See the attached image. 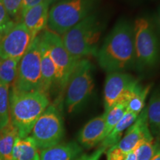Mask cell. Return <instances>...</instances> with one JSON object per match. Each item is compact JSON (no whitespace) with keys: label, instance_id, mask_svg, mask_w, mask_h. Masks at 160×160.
<instances>
[{"label":"cell","instance_id":"cell-1","mask_svg":"<svg viewBox=\"0 0 160 160\" xmlns=\"http://www.w3.org/2000/svg\"><path fill=\"white\" fill-rule=\"evenodd\" d=\"M96 57L107 73L136 69L133 23L126 19L118 22L102 43Z\"/></svg>","mask_w":160,"mask_h":160},{"label":"cell","instance_id":"cell-2","mask_svg":"<svg viewBox=\"0 0 160 160\" xmlns=\"http://www.w3.org/2000/svg\"><path fill=\"white\" fill-rule=\"evenodd\" d=\"M105 26L97 11L61 36L62 42L75 61L96 57Z\"/></svg>","mask_w":160,"mask_h":160},{"label":"cell","instance_id":"cell-3","mask_svg":"<svg viewBox=\"0 0 160 160\" xmlns=\"http://www.w3.org/2000/svg\"><path fill=\"white\" fill-rule=\"evenodd\" d=\"M49 105L48 94L42 91L18 93L11 90L10 122L17 128L19 138L28 137L38 119Z\"/></svg>","mask_w":160,"mask_h":160},{"label":"cell","instance_id":"cell-4","mask_svg":"<svg viewBox=\"0 0 160 160\" xmlns=\"http://www.w3.org/2000/svg\"><path fill=\"white\" fill-rule=\"evenodd\" d=\"M101 0H59L49 9L48 30L62 36L97 11Z\"/></svg>","mask_w":160,"mask_h":160},{"label":"cell","instance_id":"cell-5","mask_svg":"<svg viewBox=\"0 0 160 160\" xmlns=\"http://www.w3.org/2000/svg\"><path fill=\"white\" fill-rule=\"evenodd\" d=\"M136 69L151 70L160 62V39L156 24L148 17L137 18L133 22Z\"/></svg>","mask_w":160,"mask_h":160},{"label":"cell","instance_id":"cell-6","mask_svg":"<svg viewBox=\"0 0 160 160\" xmlns=\"http://www.w3.org/2000/svg\"><path fill=\"white\" fill-rule=\"evenodd\" d=\"M94 88L93 67L88 59L78 62L65 88V105L68 113H74L89 99Z\"/></svg>","mask_w":160,"mask_h":160},{"label":"cell","instance_id":"cell-7","mask_svg":"<svg viewBox=\"0 0 160 160\" xmlns=\"http://www.w3.org/2000/svg\"><path fill=\"white\" fill-rule=\"evenodd\" d=\"M12 91L18 93L42 91L40 34L32 41L27 51L20 59Z\"/></svg>","mask_w":160,"mask_h":160},{"label":"cell","instance_id":"cell-8","mask_svg":"<svg viewBox=\"0 0 160 160\" xmlns=\"http://www.w3.org/2000/svg\"><path fill=\"white\" fill-rule=\"evenodd\" d=\"M38 149L43 150L60 143L65 134L61 113L54 105H50L35 123L31 131Z\"/></svg>","mask_w":160,"mask_h":160},{"label":"cell","instance_id":"cell-9","mask_svg":"<svg viewBox=\"0 0 160 160\" xmlns=\"http://www.w3.org/2000/svg\"><path fill=\"white\" fill-rule=\"evenodd\" d=\"M40 37L48 50L57 70L56 84L61 90H65L70 76L78 62L72 58L65 48L61 36L46 29L40 33Z\"/></svg>","mask_w":160,"mask_h":160},{"label":"cell","instance_id":"cell-10","mask_svg":"<svg viewBox=\"0 0 160 160\" xmlns=\"http://www.w3.org/2000/svg\"><path fill=\"white\" fill-rule=\"evenodd\" d=\"M139 84V80L126 72L108 73L104 87L105 112L117 103L127 105L132 93Z\"/></svg>","mask_w":160,"mask_h":160},{"label":"cell","instance_id":"cell-11","mask_svg":"<svg viewBox=\"0 0 160 160\" xmlns=\"http://www.w3.org/2000/svg\"><path fill=\"white\" fill-rule=\"evenodd\" d=\"M28 30L22 22H17L0 39V59L20 60L32 42Z\"/></svg>","mask_w":160,"mask_h":160},{"label":"cell","instance_id":"cell-12","mask_svg":"<svg viewBox=\"0 0 160 160\" xmlns=\"http://www.w3.org/2000/svg\"><path fill=\"white\" fill-rule=\"evenodd\" d=\"M149 133L151 131L148 123L147 108L145 107L116 146L120 151L128 154L129 152L133 151L139 142Z\"/></svg>","mask_w":160,"mask_h":160},{"label":"cell","instance_id":"cell-13","mask_svg":"<svg viewBox=\"0 0 160 160\" xmlns=\"http://www.w3.org/2000/svg\"><path fill=\"white\" fill-rule=\"evenodd\" d=\"M50 5L43 0L27 10L21 17V22L31 33L32 40L45 31L48 27Z\"/></svg>","mask_w":160,"mask_h":160},{"label":"cell","instance_id":"cell-14","mask_svg":"<svg viewBox=\"0 0 160 160\" xmlns=\"http://www.w3.org/2000/svg\"><path fill=\"white\" fill-rule=\"evenodd\" d=\"M105 114L90 120L79 133V142L86 148H91L102 142L105 137Z\"/></svg>","mask_w":160,"mask_h":160},{"label":"cell","instance_id":"cell-15","mask_svg":"<svg viewBox=\"0 0 160 160\" xmlns=\"http://www.w3.org/2000/svg\"><path fill=\"white\" fill-rule=\"evenodd\" d=\"M82 152V149L79 144L70 142L41 150L39 156L40 160H76Z\"/></svg>","mask_w":160,"mask_h":160},{"label":"cell","instance_id":"cell-16","mask_svg":"<svg viewBox=\"0 0 160 160\" xmlns=\"http://www.w3.org/2000/svg\"><path fill=\"white\" fill-rule=\"evenodd\" d=\"M41 38V37H40ZM41 75L42 91L48 94L52 86L57 82V70L45 44L41 39Z\"/></svg>","mask_w":160,"mask_h":160},{"label":"cell","instance_id":"cell-17","mask_svg":"<svg viewBox=\"0 0 160 160\" xmlns=\"http://www.w3.org/2000/svg\"><path fill=\"white\" fill-rule=\"evenodd\" d=\"M146 108L150 131L156 139L160 141V85L153 91Z\"/></svg>","mask_w":160,"mask_h":160},{"label":"cell","instance_id":"cell-18","mask_svg":"<svg viewBox=\"0 0 160 160\" xmlns=\"http://www.w3.org/2000/svg\"><path fill=\"white\" fill-rule=\"evenodd\" d=\"M38 148L31 137L16 139L11 160H40Z\"/></svg>","mask_w":160,"mask_h":160},{"label":"cell","instance_id":"cell-19","mask_svg":"<svg viewBox=\"0 0 160 160\" xmlns=\"http://www.w3.org/2000/svg\"><path fill=\"white\" fill-rule=\"evenodd\" d=\"M137 114L126 111L125 114L121 118L119 122L115 125L111 133L102 142L101 146L108 149L112 146L117 145L121 139L123 132L127 130L133 124L138 117Z\"/></svg>","mask_w":160,"mask_h":160},{"label":"cell","instance_id":"cell-20","mask_svg":"<svg viewBox=\"0 0 160 160\" xmlns=\"http://www.w3.org/2000/svg\"><path fill=\"white\" fill-rule=\"evenodd\" d=\"M18 137V130L11 122L0 130V157L2 159L11 160L13 146Z\"/></svg>","mask_w":160,"mask_h":160},{"label":"cell","instance_id":"cell-21","mask_svg":"<svg viewBox=\"0 0 160 160\" xmlns=\"http://www.w3.org/2000/svg\"><path fill=\"white\" fill-rule=\"evenodd\" d=\"M151 88V84L143 86L139 83L126 105V111L139 115L145 108V100L150 93Z\"/></svg>","mask_w":160,"mask_h":160},{"label":"cell","instance_id":"cell-22","mask_svg":"<svg viewBox=\"0 0 160 160\" xmlns=\"http://www.w3.org/2000/svg\"><path fill=\"white\" fill-rule=\"evenodd\" d=\"M159 146L160 141L156 139L151 133H148L135 148L137 160H151Z\"/></svg>","mask_w":160,"mask_h":160},{"label":"cell","instance_id":"cell-23","mask_svg":"<svg viewBox=\"0 0 160 160\" xmlns=\"http://www.w3.org/2000/svg\"><path fill=\"white\" fill-rule=\"evenodd\" d=\"M19 61L13 59H0V82L10 85L14 82Z\"/></svg>","mask_w":160,"mask_h":160},{"label":"cell","instance_id":"cell-24","mask_svg":"<svg viewBox=\"0 0 160 160\" xmlns=\"http://www.w3.org/2000/svg\"><path fill=\"white\" fill-rule=\"evenodd\" d=\"M126 112V105L119 102L112 107L108 111L104 112L105 114V137L111 133L115 125L119 122L121 118Z\"/></svg>","mask_w":160,"mask_h":160},{"label":"cell","instance_id":"cell-25","mask_svg":"<svg viewBox=\"0 0 160 160\" xmlns=\"http://www.w3.org/2000/svg\"><path fill=\"white\" fill-rule=\"evenodd\" d=\"M9 85L0 82V130L10 122Z\"/></svg>","mask_w":160,"mask_h":160},{"label":"cell","instance_id":"cell-26","mask_svg":"<svg viewBox=\"0 0 160 160\" xmlns=\"http://www.w3.org/2000/svg\"><path fill=\"white\" fill-rule=\"evenodd\" d=\"M6 11L16 23L21 22L22 0H2Z\"/></svg>","mask_w":160,"mask_h":160},{"label":"cell","instance_id":"cell-27","mask_svg":"<svg viewBox=\"0 0 160 160\" xmlns=\"http://www.w3.org/2000/svg\"><path fill=\"white\" fill-rule=\"evenodd\" d=\"M16 22L10 17L2 0H0V39L12 28Z\"/></svg>","mask_w":160,"mask_h":160},{"label":"cell","instance_id":"cell-28","mask_svg":"<svg viewBox=\"0 0 160 160\" xmlns=\"http://www.w3.org/2000/svg\"><path fill=\"white\" fill-rule=\"evenodd\" d=\"M127 154L120 151L117 146L109 148L107 151V160H125Z\"/></svg>","mask_w":160,"mask_h":160},{"label":"cell","instance_id":"cell-29","mask_svg":"<svg viewBox=\"0 0 160 160\" xmlns=\"http://www.w3.org/2000/svg\"><path fill=\"white\" fill-rule=\"evenodd\" d=\"M107 148L103 146L100 145V147L91 154H83L79 157L76 160H99L102 155L106 151Z\"/></svg>","mask_w":160,"mask_h":160},{"label":"cell","instance_id":"cell-30","mask_svg":"<svg viewBox=\"0 0 160 160\" xmlns=\"http://www.w3.org/2000/svg\"><path fill=\"white\" fill-rule=\"evenodd\" d=\"M43 0H22V11H21V17L25 12L31 8V7L38 5L41 3Z\"/></svg>","mask_w":160,"mask_h":160},{"label":"cell","instance_id":"cell-31","mask_svg":"<svg viewBox=\"0 0 160 160\" xmlns=\"http://www.w3.org/2000/svg\"><path fill=\"white\" fill-rule=\"evenodd\" d=\"M125 160H137V158H136V153L134 150L131 152H129L128 153L127 156H126Z\"/></svg>","mask_w":160,"mask_h":160},{"label":"cell","instance_id":"cell-32","mask_svg":"<svg viewBox=\"0 0 160 160\" xmlns=\"http://www.w3.org/2000/svg\"><path fill=\"white\" fill-rule=\"evenodd\" d=\"M156 21H157V27L159 28V31H160V6H159V8H158V10H157V15H156Z\"/></svg>","mask_w":160,"mask_h":160},{"label":"cell","instance_id":"cell-33","mask_svg":"<svg viewBox=\"0 0 160 160\" xmlns=\"http://www.w3.org/2000/svg\"><path fill=\"white\" fill-rule=\"evenodd\" d=\"M151 160H160V146L159 147V148L157 149V151H156V153L153 156V157H152Z\"/></svg>","mask_w":160,"mask_h":160},{"label":"cell","instance_id":"cell-34","mask_svg":"<svg viewBox=\"0 0 160 160\" xmlns=\"http://www.w3.org/2000/svg\"><path fill=\"white\" fill-rule=\"evenodd\" d=\"M44 1L46 2H47L50 6H51V5H53V3H55L56 2L59 1V0H44Z\"/></svg>","mask_w":160,"mask_h":160},{"label":"cell","instance_id":"cell-35","mask_svg":"<svg viewBox=\"0 0 160 160\" xmlns=\"http://www.w3.org/2000/svg\"><path fill=\"white\" fill-rule=\"evenodd\" d=\"M0 160H2V159H1V157H0Z\"/></svg>","mask_w":160,"mask_h":160}]
</instances>
